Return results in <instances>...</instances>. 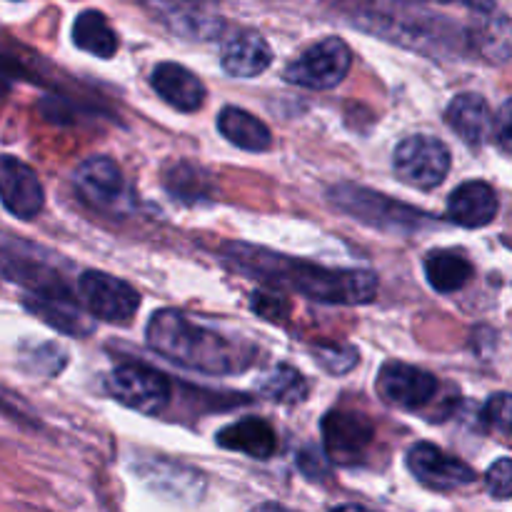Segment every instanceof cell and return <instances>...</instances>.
<instances>
[{
  "label": "cell",
  "mask_w": 512,
  "mask_h": 512,
  "mask_svg": "<svg viewBox=\"0 0 512 512\" xmlns=\"http://www.w3.org/2000/svg\"><path fill=\"white\" fill-rule=\"evenodd\" d=\"M108 390L125 408L158 415L170 403V383L163 373L143 363H123L110 370Z\"/></svg>",
  "instance_id": "cell-8"
},
{
  "label": "cell",
  "mask_w": 512,
  "mask_h": 512,
  "mask_svg": "<svg viewBox=\"0 0 512 512\" xmlns=\"http://www.w3.org/2000/svg\"><path fill=\"white\" fill-rule=\"evenodd\" d=\"M78 295L90 315L105 323H128L140 308V295L133 285L100 270L80 275Z\"/></svg>",
  "instance_id": "cell-9"
},
{
  "label": "cell",
  "mask_w": 512,
  "mask_h": 512,
  "mask_svg": "<svg viewBox=\"0 0 512 512\" xmlns=\"http://www.w3.org/2000/svg\"><path fill=\"white\" fill-rule=\"evenodd\" d=\"M73 185L85 205L105 215L128 213L133 208V193L125 183L123 173L110 158H88L73 173Z\"/></svg>",
  "instance_id": "cell-5"
},
{
  "label": "cell",
  "mask_w": 512,
  "mask_h": 512,
  "mask_svg": "<svg viewBox=\"0 0 512 512\" xmlns=\"http://www.w3.org/2000/svg\"><path fill=\"white\" fill-rule=\"evenodd\" d=\"M273 63V50H270L268 40L263 35L253 33V30H243L228 38L220 50V65L228 75L235 78H255V75L265 73Z\"/></svg>",
  "instance_id": "cell-17"
},
{
  "label": "cell",
  "mask_w": 512,
  "mask_h": 512,
  "mask_svg": "<svg viewBox=\"0 0 512 512\" xmlns=\"http://www.w3.org/2000/svg\"><path fill=\"white\" fill-rule=\"evenodd\" d=\"M485 485H488V493L495 500H510L512 498V460L500 458L498 463L490 465V470L485 473Z\"/></svg>",
  "instance_id": "cell-29"
},
{
  "label": "cell",
  "mask_w": 512,
  "mask_h": 512,
  "mask_svg": "<svg viewBox=\"0 0 512 512\" xmlns=\"http://www.w3.org/2000/svg\"><path fill=\"white\" fill-rule=\"evenodd\" d=\"M148 345L170 363L205 375H233L250 368L255 348L193 323L178 310H158L145 330Z\"/></svg>",
  "instance_id": "cell-2"
},
{
  "label": "cell",
  "mask_w": 512,
  "mask_h": 512,
  "mask_svg": "<svg viewBox=\"0 0 512 512\" xmlns=\"http://www.w3.org/2000/svg\"><path fill=\"white\" fill-rule=\"evenodd\" d=\"M250 308L255 310V315H260L265 320H273V323L285 320L290 313L288 300L278 290H255L253 298H250Z\"/></svg>",
  "instance_id": "cell-27"
},
{
  "label": "cell",
  "mask_w": 512,
  "mask_h": 512,
  "mask_svg": "<svg viewBox=\"0 0 512 512\" xmlns=\"http://www.w3.org/2000/svg\"><path fill=\"white\" fill-rule=\"evenodd\" d=\"M260 390H263L265 398L278 400V403L285 405H295L300 403V400L308 398V383H305L303 375L295 368H290V365H278V368L263 380Z\"/></svg>",
  "instance_id": "cell-24"
},
{
  "label": "cell",
  "mask_w": 512,
  "mask_h": 512,
  "mask_svg": "<svg viewBox=\"0 0 512 512\" xmlns=\"http://www.w3.org/2000/svg\"><path fill=\"white\" fill-rule=\"evenodd\" d=\"M218 130L223 133L225 140L248 150V153H263L273 145V135H270L268 125L255 118V115H250L248 110L235 108V105H228L218 115Z\"/></svg>",
  "instance_id": "cell-20"
},
{
  "label": "cell",
  "mask_w": 512,
  "mask_h": 512,
  "mask_svg": "<svg viewBox=\"0 0 512 512\" xmlns=\"http://www.w3.org/2000/svg\"><path fill=\"white\" fill-rule=\"evenodd\" d=\"M25 308L68 335H88L90 330V325H85L80 318V310L75 308L73 298H38V295H33V298L25 300Z\"/></svg>",
  "instance_id": "cell-23"
},
{
  "label": "cell",
  "mask_w": 512,
  "mask_h": 512,
  "mask_svg": "<svg viewBox=\"0 0 512 512\" xmlns=\"http://www.w3.org/2000/svg\"><path fill=\"white\" fill-rule=\"evenodd\" d=\"M220 258L245 278H255L278 290H293L318 303L363 305L378 293V278L370 270L323 268L248 243H228Z\"/></svg>",
  "instance_id": "cell-1"
},
{
  "label": "cell",
  "mask_w": 512,
  "mask_h": 512,
  "mask_svg": "<svg viewBox=\"0 0 512 512\" xmlns=\"http://www.w3.org/2000/svg\"><path fill=\"white\" fill-rule=\"evenodd\" d=\"M493 133H495V140H498L500 148L512 153V98L508 100V103H503V108H500L498 115H495Z\"/></svg>",
  "instance_id": "cell-30"
},
{
  "label": "cell",
  "mask_w": 512,
  "mask_h": 512,
  "mask_svg": "<svg viewBox=\"0 0 512 512\" xmlns=\"http://www.w3.org/2000/svg\"><path fill=\"white\" fill-rule=\"evenodd\" d=\"M0 278L18 283L38 298H70L65 280L48 265L45 250L0 235Z\"/></svg>",
  "instance_id": "cell-4"
},
{
  "label": "cell",
  "mask_w": 512,
  "mask_h": 512,
  "mask_svg": "<svg viewBox=\"0 0 512 512\" xmlns=\"http://www.w3.org/2000/svg\"><path fill=\"white\" fill-rule=\"evenodd\" d=\"M478 50L490 60H508L512 55V25L505 18L490 20L478 30Z\"/></svg>",
  "instance_id": "cell-26"
},
{
  "label": "cell",
  "mask_w": 512,
  "mask_h": 512,
  "mask_svg": "<svg viewBox=\"0 0 512 512\" xmlns=\"http://www.w3.org/2000/svg\"><path fill=\"white\" fill-rule=\"evenodd\" d=\"M320 428H323L325 458L335 465L363 463L375 438L373 423L363 413L353 410H330Z\"/></svg>",
  "instance_id": "cell-10"
},
{
  "label": "cell",
  "mask_w": 512,
  "mask_h": 512,
  "mask_svg": "<svg viewBox=\"0 0 512 512\" xmlns=\"http://www.w3.org/2000/svg\"><path fill=\"white\" fill-rule=\"evenodd\" d=\"M433 3H443V5L458 3V5H463V8H470L473 13H483V15L493 13V8H495L493 0H433Z\"/></svg>",
  "instance_id": "cell-33"
},
{
  "label": "cell",
  "mask_w": 512,
  "mask_h": 512,
  "mask_svg": "<svg viewBox=\"0 0 512 512\" xmlns=\"http://www.w3.org/2000/svg\"><path fill=\"white\" fill-rule=\"evenodd\" d=\"M408 468L418 483L438 493L468 488L475 483V470L460 458H453L433 443H415L408 450Z\"/></svg>",
  "instance_id": "cell-11"
},
{
  "label": "cell",
  "mask_w": 512,
  "mask_h": 512,
  "mask_svg": "<svg viewBox=\"0 0 512 512\" xmlns=\"http://www.w3.org/2000/svg\"><path fill=\"white\" fill-rule=\"evenodd\" d=\"M320 453V450H318ZM315 453V448H305L303 453H300V458H298V463H300V468H303V473L308 475V478H318V475H323L325 473V463H323V455H318Z\"/></svg>",
  "instance_id": "cell-31"
},
{
  "label": "cell",
  "mask_w": 512,
  "mask_h": 512,
  "mask_svg": "<svg viewBox=\"0 0 512 512\" xmlns=\"http://www.w3.org/2000/svg\"><path fill=\"white\" fill-rule=\"evenodd\" d=\"M145 5L185 38L208 40L223 28L218 0H145Z\"/></svg>",
  "instance_id": "cell-14"
},
{
  "label": "cell",
  "mask_w": 512,
  "mask_h": 512,
  "mask_svg": "<svg viewBox=\"0 0 512 512\" xmlns=\"http://www.w3.org/2000/svg\"><path fill=\"white\" fill-rule=\"evenodd\" d=\"M430 288L438 293H458L473 278V263L458 250H433L423 263Z\"/></svg>",
  "instance_id": "cell-21"
},
{
  "label": "cell",
  "mask_w": 512,
  "mask_h": 512,
  "mask_svg": "<svg viewBox=\"0 0 512 512\" xmlns=\"http://www.w3.org/2000/svg\"><path fill=\"white\" fill-rule=\"evenodd\" d=\"M378 393L388 405L400 410H420L438 393V380L433 373L408 363L383 365L378 375Z\"/></svg>",
  "instance_id": "cell-12"
},
{
  "label": "cell",
  "mask_w": 512,
  "mask_h": 512,
  "mask_svg": "<svg viewBox=\"0 0 512 512\" xmlns=\"http://www.w3.org/2000/svg\"><path fill=\"white\" fill-rule=\"evenodd\" d=\"M498 215V195L483 180L458 185L448 198V218L460 228H485Z\"/></svg>",
  "instance_id": "cell-16"
},
{
  "label": "cell",
  "mask_w": 512,
  "mask_h": 512,
  "mask_svg": "<svg viewBox=\"0 0 512 512\" xmlns=\"http://www.w3.org/2000/svg\"><path fill=\"white\" fill-rule=\"evenodd\" d=\"M353 65V53L340 38H325L310 45L298 60L285 68L283 78L288 83L310 90H330L340 85Z\"/></svg>",
  "instance_id": "cell-6"
},
{
  "label": "cell",
  "mask_w": 512,
  "mask_h": 512,
  "mask_svg": "<svg viewBox=\"0 0 512 512\" xmlns=\"http://www.w3.org/2000/svg\"><path fill=\"white\" fill-rule=\"evenodd\" d=\"M0 413H3V415H13V418L25 420V415L30 413V408H25V405L20 403V400H15L13 395H10V390L0 388Z\"/></svg>",
  "instance_id": "cell-32"
},
{
  "label": "cell",
  "mask_w": 512,
  "mask_h": 512,
  "mask_svg": "<svg viewBox=\"0 0 512 512\" xmlns=\"http://www.w3.org/2000/svg\"><path fill=\"white\" fill-rule=\"evenodd\" d=\"M483 420L488 428L498 430L503 435H512V395L498 393L485 403Z\"/></svg>",
  "instance_id": "cell-28"
},
{
  "label": "cell",
  "mask_w": 512,
  "mask_h": 512,
  "mask_svg": "<svg viewBox=\"0 0 512 512\" xmlns=\"http://www.w3.org/2000/svg\"><path fill=\"white\" fill-rule=\"evenodd\" d=\"M445 123L460 135L468 145L478 148L493 133V110L488 100L478 93H460L458 98L450 100L445 110Z\"/></svg>",
  "instance_id": "cell-18"
},
{
  "label": "cell",
  "mask_w": 512,
  "mask_h": 512,
  "mask_svg": "<svg viewBox=\"0 0 512 512\" xmlns=\"http://www.w3.org/2000/svg\"><path fill=\"white\" fill-rule=\"evenodd\" d=\"M393 168L403 183L420 190H433L448 178L450 150L433 135H410L395 148Z\"/></svg>",
  "instance_id": "cell-7"
},
{
  "label": "cell",
  "mask_w": 512,
  "mask_h": 512,
  "mask_svg": "<svg viewBox=\"0 0 512 512\" xmlns=\"http://www.w3.org/2000/svg\"><path fill=\"white\" fill-rule=\"evenodd\" d=\"M150 85L165 103L173 105L180 113H195L205 103L203 80L178 63L155 65L150 73Z\"/></svg>",
  "instance_id": "cell-15"
},
{
  "label": "cell",
  "mask_w": 512,
  "mask_h": 512,
  "mask_svg": "<svg viewBox=\"0 0 512 512\" xmlns=\"http://www.w3.org/2000/svg\"><path fill=\"white\" fill-rule=\"evenodd\" d=\"M218 445L225 450L250 455V458H270L278 450V435L273 425L263 418H245L238 423L228 425L218 433Z\"/></svg>",
  "instance_id": "cell-19"
},
{
  "label": "cell",
  "mask_w": 512,
  "mask_h": 512,
  "mask_svg": "<svg viewBox=\"0 0 512 512\" xmlns=\"http://www.w3.org/2000/svg\"><path fill=\"white\" fill-rule=\"evenodd\" d=\"M205 180L208 175L200 168L190 163H178L173 170H168L165 175V188L170 190L175 200H183V203H198L208 195V188H205Z\"/></svg>",
  "instance_id": "cell-25"
},
{
  "label": "cell",
  "mask_w": 512,
  "mask_h": 512,
  "mask_svg": "<svg viewBox=\"0 0 512 512\" xmlns=\"http://www.w3.org/2000/svg\"><path fill=\"white\" fill-rule=\"evenodd\" d=\"M0 203L18 220H33L45 205L43 183L15 155H0Z\"/></svg>",
  "instance_id": "cell-13"
},
{
  "label": "cell",
  "mask_w": 512,
  "mask_h": 512,
  "mask_svg": "<svg viewBox=\"0 0 512 512\" xmlns=\"http://www.w3.org/2000/svg\"><path fill=\"white\" fill-rule=\"evenodd\" d=\"M328 200L338 210H343L350 218L360 220V223L370 225L378 230H403V233H415V230L433 225V218L423 210L405 205L400 200L388 198L383 193H375L370 188H360V185L343 183L330 188Z\"/></svg>",
  "instance_id": "cell-3"
},
{
  "label": "cell",
  "mask_w": 512,
  "mask_h": 512,
  "mask_svg": "<svg viewBox=\"0 0 512 512\" xmlns=\"http://www.w3.org/2000/svg\"><path fill=\"white\" fill-rule=\"evenodd\" d=\"M73 43L90 55L113 58L118 50V35L100 10H85L73 23Z\"/></svg>",
  "instance_id": "cell-22"
}]
</instances>
